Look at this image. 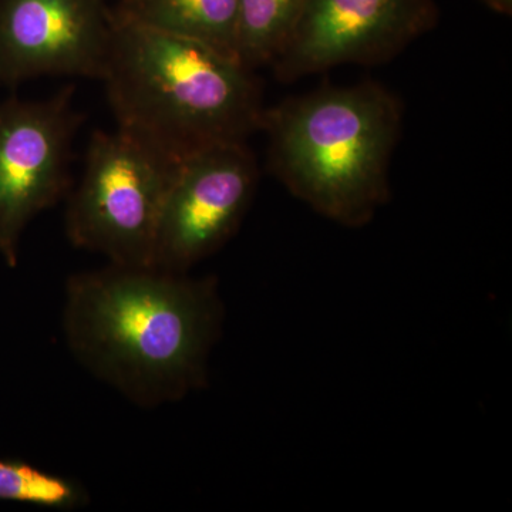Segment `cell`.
I'll use <instances>...</instances> for the list:
<instances>
[{"label":"cell","instance_id":"cell-4","mask_svg":"<svg viewBox=\"0 0 512 512\" xmlns=\"http://www.w3.org/2000/svg\"><path fill=\"white\" fill-rule=\"evenodd\" d=\"M177 161L116 128L94 131L79 183L67 194L73 247L110 264L151 266L161 207Z\"/></svg>","mask_w":512,"mask_h":512},{"label":"cell","instance_id":"cell-3","mask_svg":"<svg viewBox=\"0 0 512 512\" xmlns=\"http://www.w3.org/2000/svg\"><path fill=\"white\" fill-rule=\"evenodd\" d=\"M403 114L402 100L372 80L288 97L262 117L269 171L322 217L365 227L392 198Z\"/></svg>","mask_w":512,"mask_h":512},{"label":"cell","instance_id":"cell-8","mask_svg":"<svg viewBox=\"0 0 512 512\" xmlns=\"http://www.w3.org/2000/svg\"><path fill=\"white\" fill-rule=\"evenodd\" d=\"M113 35L107 0H0V86L43 76L101 80Z\"/></svg>","mask_w":512,"mask_h":512},{"label":"cell","instance_id":"cell-2","mask_svg":"<svg viewBox=\"0 0 512 512\" xmlns=\"http://www.w3.org/2000/svg\"><path fill=\"white\" fill-rule=\"evenodd\" d=\"M100 82L117 128L177 163L218 144L248 143L261 131L266 106L256 70L116 10Z\"/></svg>","mask_w":512,"mask_h":512},{"label":"cell","instance_id":"cell-7","mask_svg":"<svg viewBox=\"0 0 512 512\" xmlns=\"http://www.w3.org/2000/svg\"><path fill=\"white\" fill-rule=\"evenodd\" d=\"M439 18L436 0H308L271 67L293 83L343 64L387 63Z\"/></svg>","mask_w":512,"mask_h":512},{"label":"cell","instance_id":"cell-9","mask_svg":"<svg viewBox=\"0 0 512 512\" xmlns=\"http://www.w3.org/2000/svg\"><path fill=\"white\" fill-rule=\"evenodd\" d=\"M114 10L238 59L239 0H119Z\"/></svg>","mask_w":512,"mask_h":512},{"label":"cell","instance_id":"cell-5","mask_svg":"<svg viewBox=\"0 0 512 512\" xmlns=\"http://www.w3.org/2000/svg\"><path fill=\"white\" fill-rule=\"evenodd\" d=\"M74 87L46 100L0 103V256L15 268L20 239L40 212L73 187V143L84 117Z\"/></svg>","mask_w":512,"mask_h":512},{"label":"cell","instance_id":"cell-10","mask_svg":"<svg viewBox=\"0 0 512 512\" xmlns=\"http://www.w3.org/2000/svg\"><path fill=\"white\" fill-rule=\"evenodd\" d=\"M308 0H239L237 57L252 70L271 66Z\"/></svg>","mask_w":512,"mask_h":512},{"label":"cell","instance_id":"cell-1","mask_svg":"<svg viewBox=\"0 0 512 512\" xmlns=\"http://www.w3.org/2000/svg\"><path fill=\"white\" fill-rule=\"evenodd\" d=\"M225 309L215 276L110 264L67 279L62 325L80 365L154 409L208 384Z\"/></svg>","mask_w":512,"mask_h":512},{"label":"cell","instance_id":"cell-11","mask_svg":"<svg viewBox=\"0 0 512 512\" xmlns=\"http://www.w3.org/2000/svg\"><path fill=\"white\" fill-rule=\"evenodd\" d=\"M0 500L74 510L87 501L82 485L19 461L0 460Z\"/></svg>","mask_w":512,"mask_h":512},{"label":"cell","instance_id":"cell-6","mask_svg":"<svg viewBox=\"0 0 512 512\" xmlns=\"http://www.w3.org/2000/svg\"><path fill=\"white\" fill-rule=\"evenodd\" d=\"M258 181L248 143L218 144L181 160L161 207L151 266L187 274L221 251L247 217Z\"/></svg>","mask_w":512,"mask_h":512},{"label":"cell","instance_id":"cell-12","mask_svg":"<svg viewBox=\"0 0 512 512\" xmlns=\"http://www.w3.org/2000/svg\"><path fill=\"white\" fill-rule=\"evenodd\" d=\"M485 5L494 12L510 16L512 13V0H483Z\"/></svg>","mask_w":512,"mask_h":512}]
</instances>
